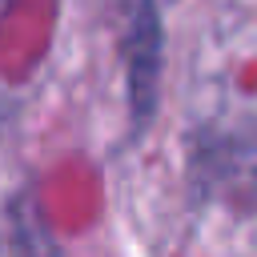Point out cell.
<instances>
[{
  "mask_svg": "<svg viewBox=\"0 0 257 257\" xmlns=\"http://www.w3.org/2000/svg\"><path fill=\"white\" fill-rule=\"evenodd\" d=\"M157 64H161V24L149 4H141L133 28H128V92L137 104V116L149 112L153 88H157Z\"/></svg>",
  "mask_w": 257,
  "mask_h": 257,
  "instance_id": "6da1fadb",
  "label": "cell"
}]
</instances>
